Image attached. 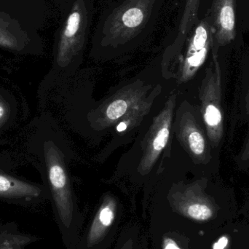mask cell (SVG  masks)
Instances as JSON below:
<instances>
[{
  "label": "cell",
  "mask_w": 249,
  "mask_h": 249,
  "mask_svg": "<svg viewBox=\"0 0 249 249\" xmlns=\"http://www.w3.org/2000/svg\"><path fill=\"white\" fill-rule=\"evenodd\" d=\"M190 222L164 205L152 207L146 232L151 249H193Z\"/></svg>",
  "instance_id": "6"
},
{
  "label": "cell",
  "mask_w": 249,
  "mask_h": 249,
  "mask_svg": "<svg viewBox=\"0 0 249 249\" xmlns=\"http://www.w3.org/2000/svg\"><path fill=\"white\" fill-rule=\"evenodd\" d=\"M47 187L53 210L66 249H75L82 233L84 216L73 193L62 151L53 141L43 144Z\"/></svg>",
  "instance_id": "2"
},
{
  "label": "cell",
  "mask_w": 249,
  "mask_h": 249,
  "mask_svg": "<svg viewBox=\"0 0 249 249\" xmlns=\"http://www.w3.org/2000/svg\"><path fill=\"white\" fill-rule=\"evenodd\" d=\"M177 133L178 140L194 162L207 165L212 160L210 142L193 112L186 110L180 114Z\"/></svg>",
  "instance_id": "11"
},
{
  "label": "cell",
  "mask_w": 249,
  "mask_h": 249,
  "mask_svg": "<svg viewBox=\"0 0 249 249\" xmlns=\"http://www.w3.org/2000/svg\"><path fill=\"white\" fill-rule=\"evenodd\" d=\"M206 180L176 184L169 189L164 206L192 222H206L214 217L217 206L206 193Z\"/></svg>",
  "instance_id": "5"
},
{
  "label": "cell",
  "mask_w": 249,
  "mask_h": 249,
  "mask_svg": "<svg viewBox=\"0 0 249 249\" xmlns=\"http://www.w3.org/2000/svg\"><path fill=\"white\" fill-rule=\"evenodd\" d=\"M60 9L61 12L65 8L70 0H51Z\"/></svg>",
  "instance_id": "21"
},
{
  "label": "cell",
  "mask_w": 249,
  "mask_h": 249,
  "mask_svg": "<svg viewBox=\"0 0 249 249\" xmlns=\"http://www.w3.org/2000/svg\"><path fill=\"white\" fill-rule=\"evenodd\" d=\"M147 87L143 84L129 85L111 96L92 117V124L97 129L115 125L133 107L146 99Z\"/></svg>",
  "instance_id": "9"
},
{
  "label": "cell",
  "mask_w": 249,
  "mask_h": 249,
  "mask_svg": "<svg viewBox=\"0 0 249 249\" xmlns=\"http://www.w3.org/2000/svg\"><path fill=\"white\" fill-rule=\"evenodd\" d=\"M16 113V102L11 95L4 90H0V130L11 124Z\"/></svg>",
  "instance_id": "17"
},
{
  "label": "cell",
  "mask_w": 249,
  "mask_h": 249,
  "mask_svg": "<svg viewBox=\"0 0 249 249\" xmlns=\"http://www.w3.org/2000/svg\"><path fill=\"white\" fill-rule=\"evenodd\" d=\"M36 240L32 235L12 231L11 227H0V249H26Z\"/></svg>",
  "instance_id": "15"
},
{
  "label": "cell",
  "mask_w": 249,
  "mask_h": 249,
  "mask_svg": "<svg viewBox=\"0 0 249 249\" xmlns=\"http://www.w3.org/2000/svg\"><path fill=\"white\" fill-rule=\"evenodd\" d=\"M122 216L119 200L111 193L104 195L75 249H112L119 234Z\"/></svg>",
  "instance_id": "4"
},
{
  "label": "cell",
  "mask_w": 249,
  "mask_h": 249,
  "mask_svg": "<svg viewBox=\"0 0 249 249\" xmlns=\"http://www.w3.org/2000/svg\"><path fill=\"white\" fill-rule=\"evenodd\" d=\"M176 95H172L162 110L153 119L143 141V153L139 165V171L146 175L153 168L169 140L173 117L176 107Z\"/></svg>",
  "instance_id": "8"
},
{
  "label": "cell",
  "mask_w": 249,
  "mask_h": 249,
  "mask_svg": "<svg viewBox=\"0 0 249 249\" xmlns=\"http://www.w3.org/2000/svg\"><path fill=\"white\" fill-rule=\"evenodd\" d=\"M247 107L249 115V89L247 97ZM239 161L244 166L248 165L249 164V136L248 139H247V143L244 145V148H243L242 151H241Z\"/></svg>",
  "instance_id": "19"
},
{
  "label": "cell",
  "mask_w": 249,
  "mask_h": 249,
  "mask_svg": "<svg viewBox=\"0 0 249 249\" xmlns=\"http://www.w3.org/2000/svg\"><path fill=\"white\" fill-rule=\"evenodd\" d=\"M39 34L32 33L0 16V48L16 54H38L42 51Z\"/></svg>",
  "instance_id": "13"
},
{
  "label": "cell",
  "mask_w": 249,
  "mask_h": 249,
  "mask_svg": "<svg viewBox=\"0 0 249 249\" xmlns=\"http://www.w3.org/2000/svg\"><path fill=\"white\" fill-rule=\"evenodd\" d=\"M220 21L222 27L227 30L231 31L233 29L235 23L233 9L231 6H225L222 9L220 14Z\"/></svg>",
  "instance_id": "18"
},
{
  "label": "cell",
  "mask_w": 249,
  "mask_h": 249,
  "mask_svg": "<svg viewBox=\"0 0 249 249\" xmlns=\"http://www.w3.org/2000/svg\"><path fill=\"white\" fill-rule=\"evenodd\" d=\"M0 16L39 34L48 20L49 8L45 0H0Z\"/></svg>",
  "instance_id": "10"
},
{
  "label": "cell",
  "mask_w": 249,
  "mask_h": 249,
  "mask_svg": "<svg viewBox=\"0 0 249 249\" xmlns=\"http://www.w3.org/2000/svg\"><path fill=\"white\" fill-rule=\"evenodd\" d=\"M93 0H70L55 33V62L65 68L82 55L91 32Z\"/></svg>",
  "instance_id": "3"
},
{
  "label": "cell",
  "mask_w": 249,
  "mask_h": 249,
  "mask_svg": "<svg viewBox=\"0 0 249 249\" xmlns=\"http://www.w3.org/2000/svg\"><path fill=\"white\" fill-rule=\"evenodd\" d=\"M152 104V101L146 98L144 100L136 105L115 124L118 132L121 133L127 130H131L132 129L136 127V125L142 122L143 118L149 114Z\"/></svg>",
  "instance_id": "16"
},
{
  "label": "cell",
  "mask_w": 249,
  "mask_h": 249,
  "mask_svg": "<svg viewBox=\"0 0 249 249\" xmlns=\"http://www.w3.org/2000/svg\"><path fill=\"white\" fill-rule=\"evenodd\" d=\"M200 115L212 150L219 149L224 136V112L222 80L218 69H209L200 90Z\"/></svg>",
  "instance_id": "7"
},
{
  "label": "cell",
  "mask_w": 249,
  "mask_h": 249,
  "mask_svg": "<svg viewBox=\"0 0 249 249\" xmlns=\"http://www.w3.org/2000/svg\"><path fill=\"white\" fill-rule=\"evenodd\" d=\"M49 198L46 187L12 175L0 169V200L29 206Z\"/></svg>",
  "instance_id": "12"
},
{
  "label": "cell",
  "mask_w": 249,
  "mask_h": 249,
  "mask_svg": "<svg viewBox=\"0 0 249 249\" xmlns=\"http://www.w3.org/2000/svg\"><path fill=\"white\" fill-rule=\"evenodd\" d=\"M165 0H106L93 36L94 52H123L155 30Z\"/></svg>",
  "instance_id": "1"
},
{
  "label": "cell",
  "mask_w": 249,
  "mask_h": 249,
  "mask_svg": "<svg viewBox=\"0 0 249 249\" xmlns=\"http://www.w3.org/2000/svg\"><path fill=\"white\" fill-rule=\"evenodd\" d=\"M230 238L228 235H224L219 238L212 246V249H229Z\"/></svg>",
  "instance_id": "20"
},
{
  "label": "cell",
  "mask_w": 249,
  "mask_h": 249,
  "mask_svg": "<svg viewBox=\"0 0 249 249\" xmlns=\"http://www.w3.org/2000/svg\"><path fill=\"white\" fill-rule=\"evenodd\" d=\"M112 249H148L147 235L142 232L140 224L128 222L120 230Z\"/></svg>",
  "instance_id": "14"
}]
</instances>
